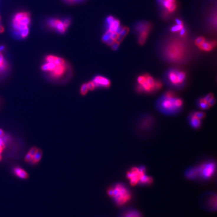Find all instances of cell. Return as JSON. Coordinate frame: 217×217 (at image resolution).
Instances as JSON below:
<instances>
[{
  "label": "cell",
  "mask_w": 217,
  "mask_h": 217,
  "mask_svg": "<svg viewBox=\"0 0 217 217\" xmlns=\"http://www.w3.org/2000/svg\"><path fill=\"white\" fill-rule=\"evenodd\" d=\"M185 177L190 180H194L198 178L199 173L197 167H192L187 169L185 172Z\"/></svg>",
  "instance_id": "obj_10"
},
{
  "label": "cell",
  "mask_w": 217,
  "mask_h": 217,
  "mask_svg": "<svg viewBox=\"0 0 217 217\" xmlns=\"http://www.w3.org/2000/svg\"><path fill=\"white\" fill-rule=\"evenodd\" d=\"M182 28H184L183 25H177L174 26L172 27V29H171V30H172V32H178V31H180Z\"/></svg>",
  "instance_id": "obj_27"
},
{
  "label": "cell",
  "mask_w": 217,
  "mask_h": 217,
  "mask_svg": "<svg viewBox=\"0 0 217 217\" xmlns=\"http://www.w3.org/2000/svg\"><path fill=\"white\" fill-rule=\"evenodd\" d=\"M88 91H89V89H88V86L87 84H84L83 86H81V94L85 95L87 93H88Z\"/></svg>",
  "instance_id": "obj_25"
},
{
  "label": "cell",
  "mask_w": 217,
  "mask_h": 217,
  "mask_svg": "<svg viewBox=\"0 0 217 217\" xmlns=\"http://www.w3.org/2000/svg\"><path fill=\"white\" fill-rule=\"evenodd\" d=\"M167 54L170 59L174 61H177L182 59L184 56V49L180 44H172L168 47Z\"/></svg>",
  "instance_id": "obj_5"
},
{
  "label": "cell",
  "mask_w": 217,
  "mask_h": 217,
  "mask_svg": "<svg viewBox=\"0 0 217 217\" xmlns=\"http://www.w3.org/2000/svg\"><path fill=\"white\" fill-rule=\"evenodd\" d=\"M185 30L184 28L182 29V30L180 31V35L182 37H184L185 35Z\"/></svg>",
  "instance_id": "obj_45"
},
{
  "label": "cell",
  "mask_w": 217,
  "mask_h": 217,
  "mask_svg": "<svg viewBox=\"0 0 217 217\" xmlns=\"http://www.w3.org/2000/svg\"><path fill=\"white\" fill-rule=\"evenodd\" d=\"M93 81L96 87H101L107 88H109L111 84L109 79L102 76H96Z\"/></svg>",
  "instance_id": "obj_9"
},
{
  "label": "cell",
  "mask_w": 217,
  "mask_h": 217,
  "mask_svg": "<svg viewBox=\"0 0 217 217\" xmlns=\"http://www.w3.org/2000/svg\"><path fill=\"white\" fill-rule=\"evenodd\" d=\"M88 86L89 90H93L96 88V86L93 81H90L89 83L87 84Z\"/></svg>",
  "instance_id": "obj_32"
},
{
  "label": "cell",
  "mask_w": 217,
  "mask_h": 217,
  "mask_svg": "<svg viewBox=\"0 0 217 217\" xmlns=\"http://www.w3.org/2000/svg\"><path fill=\"white\" fill-rule=\"evenodd\" d=\"M120 217H142L139 211L135 209H128L121 214Z\"/></svg>",
  "instance_id": "obj_12"
},
{
  "label": "cell",
  "mask_w": 217,
  "mask_h": 217,
  "mask_svg": "<svg viewBox=\"0 0 217 217\" xmlns=\"http://www.w3.org/2000/svg\"><path fill=\"white\" fill-rule=\"evenodd\" d=\"M205 41V38L203 37H200L196 39L195 41V44L199 46V45H200V44H202Z\"/></svg>",
  "instance_id": "obj_29"
},
{
  "label": "cell",
  "mask_w": 217,
  "mask_h": 217,
  "mask_svg": "<svg viewBox=\"0 0 217 217\" xmlns=\"http://www.w3.org/2000/svg\"><path fill=\"white\" fill-rule=\"evenodd\" d=\"M194 115L197 118H198L199 119H202L203 118H205V114L203 113V112H196V113L194 114Z\"/></svg>",
  "instance_id": "obj_31"
},
{
  "label": "cell",
  "mask_w": 217,
  "mask_h": 217,
  "mask_svg": "<svg viewBox=\"0 0 217 217\" xmlns=\"http://www.w3.org/2000/svg\"><path fill=\"white\" fill-rule=\"evenodd\" d=\"M137 91H138V92H140V93H141V92H143V91H144V89H143V88L142 87V86L140 84V85H139V86L137 87Z\"/></svg>",
  "instance_id": "obj_44"
},
{
  "label": "cell",
  "mask_w": 217,
  "mask_h": 217,
  "mask_svg": "<svg viewBox=\"0 0 217 217\" xmlns=\"http://www.w3.org/2000/svg\"><path fill=\"white\" fill-rule=\"evenodd\" d=\"M42 157V152L40 149H38V150L37 151V152L35 155H34L32 157V161L31 163L33 165L36 164L37 163L40 162Z\"/></svg>",
  "instance_id": "obj_16"
},
{
  "label": "cell",
  "mask_w": 217,
  "mask_h": 217,
  "mask_svg": "<svg viewBox=\"0 0 217 217\" xmlns=\"http://www.w3.org/2000/svg\"><path fill=\"white\" fill-rule=\"evenodd\" d=\"M107 193L109 197L113 198L118 206L126 205L132 198L131 192L126 185L122 183H118L110 187Z\"/></svg>",
  "instance_id": "obj_1"
},
{
  "label": "cell",
  "mask_w": 217,
  "mask_h": 217,
  "mask_svg": "<svg viewBox=\"0 0 217 217\" xmlns=\"http://www.w3.org/2000/svg\"><path fill=\"white\" fill-rule=\"evenodd\" d=\"M169 79L170 81L173 84H178V79H177V72L175 71H172L169 74Z\"/></svg>",
  "instance_id": "obj_20"
},
{
  "label": "cell",
  "mask_w": 217,
  "mask_h": 217,
  "mask_svg": "<svg viewBox=\"0 0 217 217\" xmlns=\"http://www.w3.org/2000/svg\"><path fill=\"white\" fill-rule=\"evenodd\" d=\"M145 77H146L147 81L149 83V84H150V86L151 87L152 89H155V81L153 79V78L151 77V76L147 75V74L145 75Z\"/></svg>",
  "instance_id": "obj_22"
},
{
  "label": "cell",
  "mask_w": 217,
  "mask_h": 217,
  "mask_svg": "<svg viewBox=\"0 0 217 217\" xmlns=\"http://www.w3.org/2000/svg\"><path fill=\"white\" fill-rule=\"evenodd\" d=\"M30 22V16L25 12L18 13L14 16L13 20V27L17 36L20 35L23 31L29 29L28 25Z\"/></svg>",
  "instance_id": "obj_2"
},
{
  "label": "cell",
  "mask_w": 217,
  "mask_h": 217,
  "mask_svg": "<svg viewBox=\"0 0 217 217\" xmlns=\"http://www.w3.org/2000/svg\"><path fill=\"white\" fill-rule=\"evenodd\" d=\"M214 98V96L212 94H208L205 98H204V99H205V101L207 102H208L210 100L212 99V98Z\"/></svg>",
  "instance_id": "obj_37"
},
{
  "label": "cell",
  "mask_w": 217,
  "mask_h": 217,
  "mask_svg": "<svg viewBox=\"0 0 217 217\" xmlns=\"http://www.w3.org/2000/svg\"><path fill=\"white\" fill-rule=\"evenodd\" d=\"M173 104H174V106L175 107V108H180L182 105V99H174Z\"/></svg>",
  "instance_id": "obj_26"
},
{
  "label": "cell",
  "mask_w": 217,
  "mask_h": 217,
  "mask_svg": "<svg viewBox=\"0 0 217 217\" xmlns=\"http://www.w3.org/2000/svg\"><path fill=\"white\" fill-rule=\"evenodd\" d=\"M140 85L142 86L143 89L147 92H150L153 90L150 84L147 81L146 79H145L143 83L140 84Z\"/></svg>",
  "instance_id": "obj_21"
},
{
  "label": "cell",
  "mask_w": 217,
  "mask_h": 217,
  "mask_svg": "<svg viewBox=\"0 0 217 217\" xmlns=\"http://www.w3.org/2000/svg\"><path fill=\"white\" fill-rule=\"evenodd\" d=\"M119 35L118 33H117L116 32H113V33H111V35H110V38L111 39H113V40H114L115 41H116V39L118 38V37H119Z\"/></svg>",
  "instance_id": "obj_33"
},
{
  "label": "cell",
  "mask_w": 217,
  "mask_h": 217,
  "mask_svg": "<svg viewBox=\"0 0 217 217\" xmlns=\"http://www.w3.org/2000/svg\"><path fill=\"white\" fill-rule=\"evenodd\" d=\"M69 1H76V0H69Z\"/></svg>",
  "instance_id": "obj_52"
},
{
  "label": "cell",
  "mask_w": 217,
  "mask_h": 217,
  "mask_svg": "<svg viewBox=\"0 0 217 217\" xmlns=\"http://www.w3.org/2000/svg\"><path fill=\"white\" fill-rule=\"evenodd\" d=\"M149 30L142 31L140 32V35L139 38V42L140 44L143 45L145 41L146 40L147 37L148 36Z\"/></svg>",
  "instance_id": "obj_17"
},
{
  "label": "cell",
  "mask_w": 217,
  "mask_h": 217,
  "mask_svg": "<svg viewBox=\"0 0 217 217\" xmlns=\"http://www.w3.org/2000/svg\"><path fill=\"white\" fill-rule=\"evenodd\" d=\"M175 22L177 23V25H183V23L182 22V21L179 20V19H176L175 20Z\"/></svg>",
  "instance_id": "obj_46"
},
{
  "label": "cell",
  "mask_w": 217,
  "mask_h": 217,
  "mask_svg": "<svg viewBox=\"0 0 217 217\" xmlns=\"http://www.w3.org/2000/svg\"><path fill=\"white\" fill-rule=\"evenodd\" d=\"M200 108L203 109H207L211 107L209 105V103L205 102L204 99H202L200 101Z\"/></svg>",
  "instance_id": "obj_24"
},
{
  "label": "cell",
  "mask_w": 217,
  "mask_h": 217,
  "mask_svg": "<svg viewBox=\"0 0 217 217\" xmlns=\"http://www.w3.org/2000/svg\"><path fill=\"white\" fill-rule=\"evenodd\" d=\"M167 1L171 4L174 3L175 2V0H167Z\"/></svg>",
  "instance_id": "obj_50"
},
{
  "label": "cell",
  "mask_w": 217,
  "mask_h": 217,
  "mask_svg": "<svg viewBox=\"0 0 217 217\" xmlns=\"http://www.w3.org/2000/svg\"><path fill=\"white\" fill-rule=\"evenodd\" d=\"M8 64L1 52L0 53V74L5 72L8 68Z\"/></svg>",
  "instance_id": "obj_15"
},
{
  "label": "cell",
  "mask_w": 217,
  "mask_h": 217,
  "mask_svg": "<svg viewBox=\"0 0 217 217\" xmlns=\"http://www.w3.org/2000/svg\"><path fill=\"white\" fill-rule=\"evenodd\" d=\"M197 167L199 177L204 180H209L213 177L215 172L216 164L213 161L203 163Z\"/></svg>",
  "instance_id": "obj_4"
},
{
  "label": "cell",
  "mask_w": 217,
  "mask_h": 217,
  "mask_svg": "<svg viewBox=\"0 0 217 217\" xmlns=\"http://www.w3.org/2000/svg\"><path fill=\"white\" fill-rule=\"evenodd\" d=\"M173 100L174 99L167 98V99H165L162 102V107L164 109L167 110H172L175 108L173 104Z\"/></svg>",
  "instance_id": "obj_13"
},
{
  "label": "cell",
  "mask_w": 217,
  "mask_h": 217,
  "mask_svg": "<svg viewBox=\"0 0 217 217\" xmlns=\"http://www.w3.org/2000/svg\"><path fill=\"white\" fill-rule=\"evenodd\" d=\"M66 69V63L62 64H56L54 69L50 72L51 76L54 78H58L63 76Z\"/></svg>",
  "instance_id": "obj_8"
},
{
  "label": "cell",
  "mask_w": 217,
  "mask_h": 217,
  "mask_svg": "<svg viewBox=\"0 0 217 217\" xmlns=\"http://www.w3.org/2000/svg\"><path fill=\"white\" fill-rule=\"evenodd\" d=\"M123 38H124V37H122L121 36L119 35V37H118V38L116 39V41L119 43H120L122 41V40H123Z\"/></svg>",
  "instance_id": "obj_43"
},
{
  "label": "cell",
  "mask_w": 217,
  "mask_h": 217,
  "mask_svg": "<svg viewBox=\"0 0 217 217\" xmlns=\"http://www.w3.org/2000/svg\"><path fill=\"white\" fill-rule=\"evenodd\" d=\"M14 174L19 178L25 180L28 178L29 175L27 172L20 167H16L13 169Z\"/></svg>",
  "instance_id": "obj_11"
},
{
  "label": "cell",
  "mask_w": 217,
  "mask_h": 217,
  "mask_svg": "<svg viewBox=\"0 0 217 217\" xmlns=\"http://www.w3.org/2000/svg\"><path fill=\"white\" fill-rule=\"evenodd\" d=\"M114 42L115 41L113 40V39H111V38H110L107 41V42H106V43H107L108 45H112L114 43Z\"/></svg>",
  "instance_id": "obj_42"
},
{
  "label": "cell",
  "mask_w": 217,
  "mask_h": 217,
  "mask_svg": "<svg viewBox=\"0 0 217 217\" xmlns=\"http://www.w3.org/2000/svg\"><path fill=\"white\" fill-rule=\"evenodd\" d=\"M4 48H5V47L4 46H0V53L3 50Z\"/></svg>",
  "instance_id": "obj_49"
},
{
  "label": "cell",
  "mask_w": 217,
  "mask_h": 217,
  "mask_svg": "<svg viewBox=\"0 0 217 217\" xmlns=\"http://www.w3.org/2000/svg\"><path fill=\"white\" fill-rule=\"evenodd\" d=\"M4 135V132L3 131V130L0 129V137H2Z\"/></svg>",
  "instance_id": "obj_47"
},
{
  "label": "cell",
  "mask_w": 217,
  "mask_h": 217,
  "mask_svg": "<svg viewBox=\"0 0 217 217\" xmlns=\"http://www.w3.org/2000/svg\"><path fill=\"white\" fill-rule=\"evenodd\" d=\"M119 44L120 43H119L118 42H116V41H115L114 42V43L112 45L113 49H114V50H117V49H118L119 46Z\"/></svg>",
  "instance_id": "obj_39"
},
{
  "label": "cell",
  "mask_w": 217,
  "mask_h": 217,
  "mask_svg": "<svg viewBox=\"0 0 217 217\" xmlns=\"http://www.w3.org/2000/svg\"><path fill=\"white\" fill-rule=\"evenodd\" d=\"M178 84H182L185 78V74L184 72H177Z\"/></svg>",
  "instance_id": "obj_23"
},
{
  "label": "cell",
  "mask_w": 217,
  "mask_h": 217,
  "mask_svg": "<svg viewBox=\"0 0 217 217\" xmlns=\"http://www.w3.org/2000/svg\"><path fill=\"white\" fill-rule=\"evenodd\" d=\"M199 47L201 50L205 51H210L213 48L211 43L205 42V41L203 42L202 44H200V45H199Z\"/></svg>",
  "instance_id": "obj_19"
},
{
  "label": "cell",
  "mask_w": 217,
  "mask_h": 217,
  "mask_svg": "<svg viewBox=\"0 0 217 217\" xmlns=\"http://www.w3.org/2000/svg\"><path fill=\"white\" fill-rule=\"evenodd\" d=\"M4 31V28L1 25H0V33L3 32Z\"/></svg>",
  "instance_id": "obj_48"
},
{
  "label": "cell",
  "mask_w": 217,
  "mask_h": 217,
  "mask_svg": "<svg viewBox=\"0 0 217 217\" xmlns=\"http://www.w3.org/2000/svg\"><path fill=\"white\" fill-rule=\"evenodd\" d=\"M115 19L114 17L112 16H109L107 19V22L108 23V25H109Z\"/></svg>",
  "instance_id": "obj_40"
},
{
  "label": "cell",
  "mask_w": 217,
  "mask_h": 217,
  "mask_svg": "<svg viewBox=\"0 0 217 217\" xmlns=\"http://www.w3.org/2000/svg\"><path fill=\"white\" fill-rule=\"evenodd\" d=\"M202 201L206 209L212 211L216 210L217 208V197L216 194L209 193L205 194L203 198Z\"/></svg>",
  "instance_id": "obj_6"
},
{
  "label": "cell",
  "mask_w": 217,
  "mask_h": 217,
  "mask_svg": "<svg viewBox=\"0 0 217 217\" xmlns=\"http://www.w3.org/2000/svg\"><path fill=\"white\" fill-rule=\"evenodd\" d=\"M2 156L1 155V154H0V161L2 160Z\"/></svg>",
  "instance_id": "obj_51"
},
{
  "label": "cell",
  "mask_w": 217,
  "mask_h": 217,
  "mask_svg": "<svg viewBox=\"0 0 217 217\" xmlns=\"http://www.w3.org/2000/svg\"><path fill=\"white\" fill-rule=\"evenodd\" d=\"M129 29L127 27L123 28V29L121 31V33H120L119 35L121 36L122 37H124L125 36H126L127 35V34L129 32Z\"/></svg>",
  "instance_id": "obj_28"
},
{
  "label": "cell",
  "mask_w": 217,
  "mask_h": 217,
  "mask_svg": "<svg viewBox=\"0 0 217 217\" xmlns=\"http://www.w3.org/2000/svg\"><path fill=\"white\" fill-rule=\"evenodd\" d=\"M176 8H177V5H176L175 3H174L172 4L170 6V7H169L167 9H168L169 12H172L175 10Z\"/></svg>",
  "instance_id": "obj_35"
},
{
  "label": "cell",
  "mask_w": 217,
  "mask_h": 217,
  "mask_svg": "<svg viewBox=\"0 0 217 217\" xmlns=\"http://www.w3.org/2000/svg\"><path fill=\"white\" fill-rule=\"evenodd\" d=\"M162 83L160 81H156L155 83V89H160L162 87Z\"/></svg>",
  "instance_id": "obj_38"
},
{
  "label": "cell",
  "mask_w": 217,
  "mask_h": 217,
  "mask_svg": "<svg viewBox=\"0 0 217 217\" xmlns=\"http://www.w3.org/2000/svg\"><path fill=\"white\" fill-rule=\"evenodd\" d=\"M48 24L51 28L55 29L60 33H64L68 27L64 23V21H61L56 19H51L49 20Z\"/></svg>",
  "instance_id": "obj_7"
},
{
  "label": "cell",
  "mask_w": 217,
  "mask_h": 217,
  "mask_svg": "<svg viewBox=\"0 0 217 217\" xmlns=\"http://www.w3.org/2000/svg\"><path fill=\"white\" fill-rule=\"evenodd\" d=\"M146 169L144 166L133 167L127 173V177L132 185H140L143 177L146 175Z\"/></svg>",
  "instance_id": "obj_3"
},
{
  "label": "cell",
  "mask_w": 217,
  "mask_h": 217,
  "mask_svg": "<svg viewBox=\"0 0 217 217\" xmlns=\"http://www.w3.org/2000/svg\"><path fill=\"white\" fill-rule=\"evenodd\" d=\"M38 150V148H37L36 147H33L32 148H31L30 149L28 153L30 155L32 156V157L35 154L37 151Z\"/></svg>",
  "instance_id": "obj_30"
},
{
  "label": "cell",
  "mask_w": 217,
  "mask_h": 217,
  "mask_svg": "<svg viewBox=\"0 0 217 217\" xmlns=\"http://www.w3.org/2000/svg\"><path fill=\"white\" fill-rule=\"evenodd\" d=\"M120 21L118 20L115 19L109 25V28L108 29V31L113 33V32H116L117 29L119 28L120 25Z\"/></svg>",
  "instance_id": "obj_14"
},
{
  "label": "cell",
  "mask_w": 217,
  "mask_h": 217,
  "mask_svg": "<svg viewBox=\"0 0 217 217\" xmlns=\"http://www.w3.org/2000/svg\"><path fill=\"white\" fill-rule=\"evenodd\" d=\"M32 156L31 155H30L28 153L26 154V155L25 156V158H24V160L26 162H31L32 161Z\"/></svg>",
  "instance_id": "obj_34"
},
{
  "label": "cell",
  "mask_w": 217,
  "mask_h": 217,
  "mask_svg": "<svg viewBox=\"0 0 217 217\" xmlns=\"http://www.w3.org/2000/svg\"><path fill=\"white\" fill-rule=\"evenodd\" d=\"M190 123L192 125V127L195 129H198L199 128L200 126V120L197 118L195 115H193V116L192 117L191 119H190Z\"/></svg>",
  "instance_id": "obj_18"
},
{
  "label": "cell",
  "mask_w": 217,
  "mask_h": 217,
  "mask_svg": "<svg viewBox=\"0 0 217 217\" xmlns=\"http://www.w3.org/2000/svg\"><path fill=\"white\" fill-rule=\"evenodd\" d=\"M215 99H214V98H212V99H211V100H210L208 103H209V105L210 106V107H211V106H213L215 104Z\"/></svg>",
  "instance_id": "obj_41"
},
{
  "label": "cell",
  "mask_w": 217,
  "mask_h": 217,
  "mask_svg": "<svg viewBox=\"0 0 217 217\" xmlns=\"http://www.w3.org/2000/svg\"><path fill=\"white\" fill-rule=\"evenodd\" d=\"M165 97L167 99H173V97H174V94L173 93L170 92H167V93L165 94Z\"/></svg>",
  "instance_id": "obj_36"
}]
</instances>
